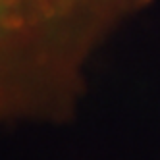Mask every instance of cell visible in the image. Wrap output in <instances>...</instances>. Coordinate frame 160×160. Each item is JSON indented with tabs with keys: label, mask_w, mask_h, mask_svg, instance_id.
I'll list each match as a JSON object with an SVG mask.
<instances>
[{
	"label": "cell",
	"mask_w": 160,
	"mask_h": 160,
	"mask_svg": "<svg viewBox=\"0 0 160 160\" xmlns=\"http://www.w3.org/2000/svg\"><path fill=\"white\" fill-rule=\"evenodd\" d=\"M83 0H0V118L19 106L25 77L37 60L35 47L52 21ZM44 44V42H42Z\"/></svg>",
	"instance_id": "1"
}]
</instances>
